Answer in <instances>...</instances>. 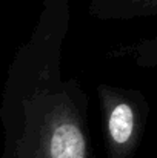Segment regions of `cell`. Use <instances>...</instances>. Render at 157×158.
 <instances>
[{"mask_svg": "<svg viewBox=\"0 0 157 158\" xmlns=\"http://www.w3.org/2000/svg\"><path fill=\"white\" fill-rule=\"evenodd\" d=\"M50 158H86V144L82 131L74 123H59L46 141Z\"/></svg>", "mask_w": 157, "mask_h": 158, "instance_id": "1", "label": "cell"}, {"mask_svg": "<svg viewBox=\"0 0 157 158\" xmlns=\"http://www.w3.org/2000/svg\"><path fill=\"white\" fill-rule=\"evenodd\" d=\"M137 129V115L136 109L128 102H119L112 107L111 115L108 118V131L111 141L119 148V151H125L134 140Z\"/></svg>", "mask_w": 157, "mask_h": 158, "instance_id": "2", "label": "cell"}, {"mask_svg": "<svg viewBox=\"0 0 157 158\" xmlns=\"http://www.w3.org/2000/svg\"><path fill=\"white\" fill-rule=\"evenodd\" d=\"M143 12H157V0H131Z\"/></svg>", "mask_w": 157, "mask_h": 158, "instance_id": "3", "label": "cell"}]
</instances>
